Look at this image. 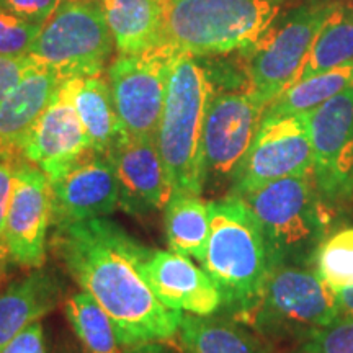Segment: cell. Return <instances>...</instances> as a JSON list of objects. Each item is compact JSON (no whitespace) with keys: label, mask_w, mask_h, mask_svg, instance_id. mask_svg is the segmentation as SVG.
<instances>
[{"label":"cell","mask_w":353,"mask_h":353,"mask_svg":"<svg viewBox=\"0 0 353 353\" xmlns=\"http://www.w3.org/2000/svg\"><path fill=\"white\" fill-rule=\"evenodd\" d=\"M52 245L81 290L110 316L123 348L179 334L183 312L159 301L141 272L151 249L118 224L99 218L56 228Z\"/></svg>","instance_id":"obj_1"},{"label":"cell","mask_w":353,"mask_h":353,"mask_svg":"<svg viewBox=\"0 0 353 353\" xmlns=\"http://www.w3.org/2000/svg\"><path fill=\"white\" fill-rule=\"evenodd\" d=\"M201 265L228 307L252 314L272 262L259 221L237 196L210 203V237Z\"/></svg>","instance_id":"obj_2"},{"label":"cell","mask_w":353,"mask_h":353,"mask_svg":"<svg viewBox=\"0 0 353 353\" xmlns=\"http://www.w3.org/2000/svg\"><path fill=\"white\" fill-rule=\"evenodd\" d=\"M285 0H164L162 44L179 54L247 50L272 28Z\"/></svg>","instance_id":"obj_3"},{"label":"cell","mask_w":353,"mask_h":353,"mask_svg":"<svg viewBox=\"0 0 353 353\" xmlns=\"http://www.w3.org/2000/svg\"><path fill=\"white\" fill-rule=\"evenodd\" d=\"M213 92L205 69L195 57H176L156 132L172 192L203 193L201 132Z\"/></svg>","instance_id":"obj_4"},{"label":"cell","mask_w":353,"mask_h":353,"mask_svg":"<svg viewBox=\"0 0 353 353\" xmlns=\"http://www.w3.org/2000/svg\"><path fill=\"white\" fill-rule=\"evenodd\" d=\"M311 174L273 180L234 195L259 221L272 267L303 259L321 239L322 213Z\"/></svg>","instance_id":"obj_5"},{"label":"cell","mask_w":353,"mask_h":353,"mask_svg":"<svg viewBox=\"0 0 353 353\" xmlns=\"http://www.w3.org/2000/svg\"><path fill=\"white\" fill-rule=\"evenodd\" d=\"M114 41L101 0H61L44 21L30 57L61 79L100 76Z\"/></svg>","instance_id":"obj_6"},{"label":"cell","mask_w":353,"mask_h":353,"mask_svg":"<svg viewBox=\"0 0 353 353\" xmlns=\"http://www.w3.org/2000/svg\"><path fill=\"white\" fill-rule=\"evenodd\" d=\"M337 291L317 273L291 265H275L250 317L265 334H306L341 317Z\"/></svg>","instance_id":"obj_7"},{"label":"cell","mask_w":353,"mask_h":353,"mask_svg":"<svg viewBox=\"0 0 353 353\" xmlns=\"http://www.w3.org/2000/svg\"><path fill=\"white\" fill-rule=\"evenodd\" d=\"M330 6H309L294 10L280 26H272L250 51L247 63V92L265 108L299 81L301 70Z\"/></svg>","instance_id":"obj_8"},{"label":"cell","mask_w":353,"mask_h":353,"mask_svg":"<svg viewBox=\"0 0 353 353\" xmlns=\"http://www.w3.org/2000/svg\"><path fill=\"white\" fill-rule=\"evenodd\" d=\"M180 54L159 44L138 54H120L108 69V85L123 132L132 138H156L167 83Z\"/></svg>","instance_id":"obj_9"},{"label":"cell","mask_w":353,"mask_h":353,"mask_svg":"<svg viewBox=\"0 0 353 353\" xmlns=\"http://www.w3.org/2000/svg\"><path fill=\"white\" fill-rule=\"evenodd\" d=\"M314 156L304 114L262 117L252 144L234 170L232 195L312 172Z\"/></svg>","instance_id":"obj_10"},{"label":"cell","mask_w":353,"mask_h":353,"mask_svg":"<svg viewBox=\"0 0 353 353\" xmlns=\"http://www.w3.org/2000/svg\"><path fill=\"white\" fill-rule=\"evenodd\" d=\"M265 107L249 92L211 95L201 132L203 188L231 179L262 123Z\"/></svg>","instance_id":"obj_11"},{"label":"cell","mask_w":353,"mask_h":353,"mask_svg":"<svg viewBox=\"0 0 353 353\" xmlns=\"http://www.w3.org/2000/svg\"><path fill=\"white\" fill-rule=\"evenodd\" d=\"M312 144V175L317 190L327 196L353 188V85L304 113Z\"/></svg>","instance_id":"obj_12"},{"label":"cell","mask_w":353,"mask_h":353,"mask_svg":"<svg viewBox=\"0 0 353 353\" xmlns=\"http://www.w3.org/2000/svg\"><path fill=\"white\" fill-rule=\"evenodd\" d=\"M52 223L51 182L25 157L19 159L15 183L6 219V239L12 259L25 268H41L46 259V236Z\"/></svg>","instance_id":"obj_13"},{"label":"cell","mask_w":353,"mask_h":353,"mask_svg":"<svg viewBox=\"0 0 353 353\" xmlns=\"http://www.w3.org/2000/svg\"><path fill=\"white\" fill-rule=\"evenodd\" d=\"M50 182L54 228L107 218L121 205L117 172L101 154L88 151Z\"/></svg>","instance_id":"obj_14"},{"label":"cell","mask_w":353,"mask_h":353,"mask_svg":"<svg viewBox=\"0 0 353 353\" xmlns=\"http://www.w3.org/2000/svg\"><path fill=\"white\" fill-rule=\"evenodd\" d=\"M88 151L90 144L74 107L70 81L65 79L30 130L20 148V156L54 180Z\"/></svg>","instance_id":"obj_15"},{"label":"cell","mask_w":353,"mask_h":353,"mask_svg":"<svg viewBox=\"0 0 353 353\" xmlns=\"http://www.w3.org/2000/svg\"><path fill=\"white\" fill-rule=\"evenodd\" d=\"M141 272L159 301L174 311L208 316L223 304L213 278L185 255L151 249Z\"/></svg>","instance_id":"obj_16"},{"label":"cell","mask_w":353,"mask_h":353,"mask_svg":"<svg viewBox=\"0 0 353 353\" xmlns=\"http://www.w3.org/2000/svg\"><path fill=\"white\" fill-rule=\"evenodd\" d=\"M107 157L120 182L123 208L132 214L164 210L172 187L156 138L121 134Z\"/></svg>","instance_id":"obj_17"},{"label":"cell","mask_w":353,"mask_h":353,"mask_svg":"<svg viewBox=\"0 0 353 353\" xmlns=\"http://www.w3.org/2000/svg\"><path fill=\"white\" fill-rule=\"evenodd\" d=\"M63 280L54 270L33 268L30 275L13 281L0 294V350L51 312L63 298Z\"/></svg>","instance_id":"obj_18"},{"label":"cell","mask_w":353,"mask_h":353,"mask_svg":"<svg viewBox=\"0 0 353 353\" xmlns=\"http://www.w3.org/2000/svg\"><path fill=\"white\" fill-rule=\"evenodd\" d=\"M63 79L56 70L37 65L0 100V145L19 152L30 130L46 110Z\"/></svg>","instance_id":"obj_19"},{"label":"cell","mask_w":353,"mask_h":353,"mask_svg":"<svg viewBox=\"0 0 353 353\" xmlns=\"http://www.w3.org/2000/svg\"><path fill=\"white\" fill-rule=\"evenodd\" d=\"M120 54H138L162 44L164 0H101Z\"/></svg>","instance_id":"obj_20"},{"label":"cell","mask_w":353,"mask_h":353,"mask_svg":"<svg viewBox=\"0 0 353 353\" xmlns=\"http://www.w3.org/2000/svg\"><path fill=\"white\" fill-rule=\"evenodd\" d=\"M69 81L74 107L85 130L90 151L107 156L118 138L125 134L114 110L108 81L100 76Z\"/></svg>","instance_id":"obj_21"},{"label":"cell","mask_w":353,"mask_h":353,"mask_svg":"<svg viewBox=\"0 0 353 353\" xmlns=\"http://www.w3.org/2000/svg\"><path fill=\"white\" fill-rule=\"evenodd\" d=\"M179 337L187 353H272L265 343L236 322L213 314L183 312Z\"/></svg>","instance_id":"obj_22"},{"label":"cell","mask_w":353,"mask_h":353,"mask_svg":"<svg viewBox=\"0 0 353 353\" xmlns=\"http://www.w3.org/2000/svg\"><path fill=\"white\" fill-rule=\"evenodd\" d=\"M164 226L172 252L201 262L210 237V203L195 193L172 192L164 206Z\"/></svg>","instance_id":"obj_23"},{"label":"cell","mask_w":353,"mask_h":353,"mask_svg":"<svg viewBox=\"0 0 353 353\" xmlns=\"http://www.w3.org/2000/svg\"><path fill=\"white\" fill-rule=\"evenodd\" d=\"M353 63V7L335 3L317 32L301 79Z\"/></svg>","instance_id":"obj_24"},{"label":"cell","mask_w":353,"mask_h":353,"mask_svg":"<svg viewBox=\"0 0 353 353\" xmlns=\"http://www.w3.org/2000/svg\"><path fill=\"white\" fill-rule=\"evenodd\" d=\"M353 85V63L301 79L286 88L265 108L263 117H285L312 112L322 103Z\"/></svg>","instance_id":"obj_25"},{"label":"cell","mask_w":353,"mask_h":353,"mask_svg":"<svg viewBox=\"0 0 353 353\" xmlns=\"http://www.w3.org/2000/svg\"><path fill=\"white\" fill-rule=\"evenodd\" d=\"M64 309L82 353L123 352L112 319L90 294L85 291L70 294L65 299Z\"/></svg>","instance_id":"obj_26"},{"label":"cell","mask_w":353,"mask_h":353,"mask_svg":"<svg viewBox=\"0 0 353 353\" xmlns=\"http://www.w3.org/2000/svg\"><path fill=\"white\" fill-rule=\"evenodd\" d=\"M317 275L335 291L353 286V228L327 237L316 250Z\"/></svg>","instance_id":"obj_27"},{"label":"cell","mask_w":353,"mask_h":353,"mask_svg":"<svg viewBox=\"0 0 353 353\" xmlns=\"http://www.w3.org/2000/svg\"><path fill=\"white\" fill-rule=\"evenodd\" d=\"M41 26L0 8V56H30Z\"/></svg>","instance_id":"obj_28"},{"label":"cell","mask_w":353,"mask_h":353,"mask_svg":"<svg viewBox=\"0 0 353 353\" xmlns=\"http://www.w3.org/2000/svg\"><path fill=\"white\" fill-rule=\"evenodd\" d=\"M303 353H353V314L339 317L307 335Z\"/></svg>","instance_id":"obj_29"},{"label":"cell","mask_w":353,"mask_h":353,"mask_svg":"<svg viewBox=\"0 0 353 353\" xmlns=\"http://www.w3.org/2000/svg\"><path fill=\"white\" fill-rule=\"evenodd\" d=\"M59 3L61 0H0V8L33 23L44 25Z\"/></svg>","instance_id":"obj_30"},{"label":"cell","mask_w":353,"mask_h":353,"mask_svg":"<svg viewBox=\"0 0 353 353\" xmlns=\"http://www.w3.org/2000/svg\"><path fill=\"white\" fill-rule=\"evenodd\" d=\"M19 157L8 149H0V237L6 232V219L8 205H10L13 183H15V169Z\"/></svg>","instance_id":"obj_31"},{"label":"cell","mask_w":353,"mask_h":353,"mask_svg":"<svg viewBox=\"0 0 353 353\" xmlns=\"http://www.w3.org/2000/svg\"><path fill=\"white\" fill-rule=\"evenodd\" d=\"M38 65L32 57H6L0 56V100L7 97L19 85L30 70Z\"/></svg>","instance_id":"obj_32"},{"label":"cell","mask_w":353,"mask_h":353,"mask_svg":"<svg viewBox=\"0 0 353 353\" xmlns=\"http://www.w3.org/2000/svg\"><path fill=\"white\" fill-rule=\"evenodd\" d=\"M0 353H46L41 322L37 321L0 350Z\"/></svg>","instance_id":"obj_33"},{"label":"cell","mask_w":353,"mask_h":353,"mask_svg":"<svg viewBox=\"0 0 353 353\" xmlns=\"http://www.w3.org/2000/svg\"><path fill=\"white\" fill-rule=\"evenodd\" d=\"M121 353H172L169 348H165L161 342H149L139 343V345H132L123 348Z\"/></svg>","instance_id":"obj_34"},{"label":"cell","mask_w":353,"mask_h":353,"mask_svg":"<svg viewBox=\"0 0 353 353\" xmlns=\"http://www.w3.org/2000/svg\"><path fill=\"white\" fill-rule=\"evenodd\" d=\"M12 262H13V259H12L10 249H8L6 239H3V237H0V280L6 276V273Z\"/></svg>","instance_id":"obj_35"},{"label":"cell","mask_w":353,"mask_h":353,"mask_svg":"<svg viewBox=\"0 0 353 353\" xmlns=\"http://www.w3.org/2000/svg\"><path fill=\"white\" fill-rule=\"evenodd\" d=\"M337 298H339V303H341L342 312L353 314V286L337 290Z\"/></svg>","instance_id":"obj_36"},{"label":"cell","mask_w":353,"mask_h":353,"mask_svg":"<svg viewBox=\"0 0 353 353\" xmlns=\"http://www.w3.org/2000/svg\"><path fill=\"white\" fill-rule=\"evenodd\" d=\"M56 353H82V352L74 350V348H59V350H56Z\"/></svg>","instance_id":"obj_37"},{"label":"cell","mask_w":353,"mask_h":353,"mask_svg":"<svg viewBox=\"0 0 353 353\" xmlns=\"http://www.w3.org/2000/svg\"><path fill=\"white\" fill-rule=\"evenodd\" d=\"M0 149H6V148H2V145H0Z\"/></svg>","instance_id":"obj_38"}]
</instances>
